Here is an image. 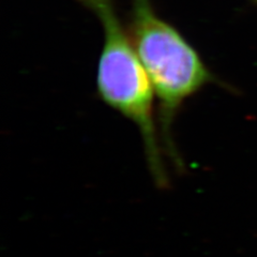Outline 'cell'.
<instances>
[{
  "instance_id": "3957f363",
  "label": "cell",
  "mask_w": 257,
  "mask_h": 257,
  "mask_svg": "<svg viewBox=\"0 0 257 257\" xmlns=\"http://www.w3.org/2000/svg\"><path fill=\"white\" fill-rule=\"evenodd\" d=\"M253 2H254V3H256V4H257V0H253Z\"/></svg>"
},
{
  "instance_id": "7a4b0ae2",
  "label": "cell",
  "mask_w": 257,
  "mask_h": 257,
  "mask_svg": "<svg viewBox=\"0 0 257 257\" xmlns=\"http://www.w3.org/2000/svg\"><path fill=\"white\" fill-rule=\"evenodd\" d=\"M131 40L159 99L161 131L167 154L179 163L172 125L191 95L213 76L180 32L157 14L150 0H131Z\"/></svg>"
},
{
  "instance_id": "6da1fadb",
  "label": "cell",
  "mask_w": 257,
  "mask_h": 257,
  "mask_svg": "<svg viewBox=\"0 0 257 257\" xmlns=\"http://www.w3.org/2000/svg\"><path fill=\"white\" fill-rule=\"evenodd\" d=\"M95 14L103 28L98 66V90L102 100L138 126L149 170L156 183H168L154 118V85L131 37L121 25L111 0H78Z\"/></svg>"
}]
</instances>
